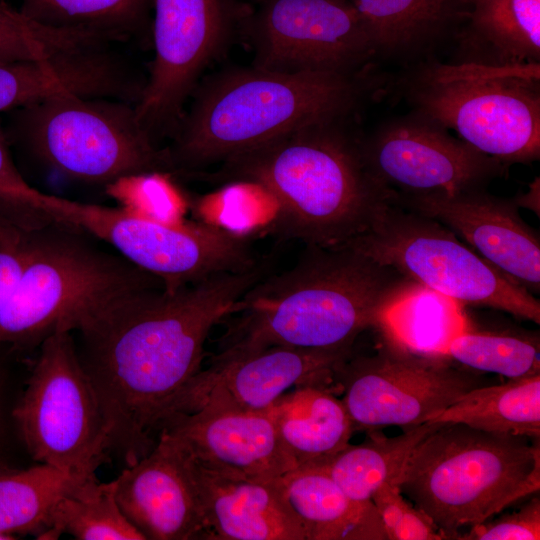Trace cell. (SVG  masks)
<instances>
[{
	"label": "cell",
	"instance_id": "cell-1",
	"mask_svg": "<svg viewBox=\"0 0 540 540\" xmlns=\"http://www.w3.org/2000/svg\"><path fill=\"white\" fill-rule=\"evenodd\" d=\"M269 265L259 260L173 292L156 287L124 295L73 331L105 419L109 451L126 466L155 447L174 403L201 370L209 332L269 274Z\"/></svg>",
	"mask_w": 540,
	"mask_h": 540
},
{
	"label": "cell",
	"instance_id": "cell-2",
	"mask_svg": "<svg viewBox=\"0 0 540 540\" xmlns=\"http://www.w3.org/2000/svg\"><path fill=\"white\" fill-rule=\"evenodd\" d=\"M416 285L353 248L308 246L292 268L267 274L236 301L210 362L273 346H353Z\"/></svg>",
	"mask_w": 540,
	"mask_h": 540
},
{
	"label": "cell",
	"instance_id": "cell-3",
	"mask_svg": "<svg viewBox=\"0 0 540 540\" xmlns=\"http://www.w3.org/2000/svg\"><path fill=\"white\" fill-rule=\"evenodd\" d=\"M388 82L371 66L352 73L255 66L217 73L196 86L164 148L169 172L197 174L303 127L348 121L366 100L386 92Z\"/></svg>",
	"mask_w": 540,
	"mask_h": 540
},
{
	"label": "cell",
	"instance_id": "cell-4",
	"mask_svg": "<svg viewBox=\"0 0 540 540\" xmlns=\"http://www.w3.org/2000/svg\"><path fill=\"white\" fill-rule=\"evenodd\" d=\"M348 121L309 125L221 163L210 180L255 186L277 205L276 229L307 246L341 247L364 232L395 192L363 158Z\"/></svg>",
	"mask_w": 540,
	"mask_h": 540
},
{
	"label": "cell",
	"instance_id": "cell-5",
	"mask_svg": "<svg viewBox=\"0 0 540 540\" xmlns=\"http://www.w3.org/2000/svg\"><path fill=\"white\" fill-rule=\"evenodd\" d=\"M445 539L539 492V439L435 422L411 450L395 483Z\"/></svg>",
	"mask_w": 540,
	"mask_h": 540
},
{
	"label": "cell",
	"instance_id": "cell-6",
	"mask_svg": "<svg viewBox=\"0 0 540 540\" xmlns=\"http://www.w3.org/2000/svg\"><path fill=\"white\" fill-rule=\"evenodd\" d=\"M409 112L510 166L540 158V63L484 66L427 59L388 83Z\"/></svg>",
	"mask_w": 540,
	"mask_h": 540
},
{
	"label": "cell",
	"instance_id": "cell-7",
	"mask_svg": "<svg viewBox=\"0 0 540 540\" xmlns=\"http://www.w3.org/2000/svg\"><path fill=\"white\" fill-rule=\"evenodd\" d=\"M156 287H164L160 279L92 244L83 230L51 223L30 235L22 272L0 315V344L40 345L56 332L75 331L115 299Z\"/></svg>",
	"mask_w": 540,
	"mask_h": 540
},
{
	"label": "cell",
	"instance_id": "cell-8",
	"mask_svg": "<svg viewBox=\"0 0 540 540\" xmlns=\"http://www.w3.org/2000/svg\"><path fill=\"white\" fill-rule=\"evenodd\" d=\"M344 246L463 307L492 308L540 323V301L535 295L491 266L441 223L393 202Z\"/></svg>",
	"mask_w": 540,
	"mask_h": 540
},
{
	"label": "cell",
	"instance_id": "cell-9",
	"mask_svg": "<svg viewBox=\"0 0 540 540\" xmlns=\"http://www.w3.org/2000/svg\"><path fill=\"white\" fill-rule=\"evenodd\" d=\"M132 103L60 95L21 108L20 130L49 167L89 184L135 174L168 173L164 148L140 125Z\"/></svg>",
	"mask_w": 540,
	"mask_h": 540
},
{
	"label": "cell",
	"instance_id": "cell-10",
	"mask_svg": "<svg viewBox=\"0 0 540 540\" xmlns=\"http://www.w3.org/2000/svg\"><path fill=\"white\" fill-rule=\"evenodd\" d=\"M44 208L56 222L81 229L160 279L166 291L258 263L249 239L230 229L146 217L124 208L82 203L46 194Z\"/></svg>",
	"mask_w": 540,
	"mask_h": 540
},
{
	"label": "cell",
	"instance_id": "cell-11",
	"mask_svg": "<svg viewBox=\"0 0 540 540\" xmlns=\"http://www.w3.org/2000/svg\"><path fill=\"white\" fill-rule=\"evenodd\" d=\"M13 418L35 461L80 477H95L109 451L108 433L72 332H56L42 341Z\"/></svg>",
	"mask_w": 540,
	"mask_h": 540
},
{
	"label": "cell",
	"instance_id": "cell-12",
	"mask_svg": "<svg viewBox=\"0 0 540 540\" xmlns=\"http://www.w3.org/2000/svg\"><path fill=\"white\" fill-rule=\"evenodd\" d=\"M152 10L155 54L135 111L157 143L175 133L201 74L253 9L237 0H152Z\"/></svg>",
	"mask_w": 540,
	"mask_h": 540
},
{
	"label": "cell",
	"instance_id": "cell-13",
	"mask_svg": "<svg viewBox=\"0 0 540 540\" xmlns=\"http://www.w3.org/2000/svg\"><path fill=\"white\" fill-rule=\"evenodd\" d=\"M377 352L352 355L338 374L341 399L354 431L430 422L470 390L489 384L484 372L456 367L449 358L414 354L383 334Z\"/></svg>",
	"mask_w": 540,
	"mask_h": 540
},
{
	"label": "cell",
	"instance_id": "cell-14",
	"mask_svg": "<svg viewBox=\"0 0 540 540\" xmlns=\"http://www.w3.org/2000/svg\"><path fill=\"white\" fill-rule=\"evenodd\" d=\"M240 35L254 50L253 66L296 73H352L371 66L374 52L350 0H263Z\"/></svg>",
	"mask_w": 540,
	"mask_h": 540
},
{
	"label": "cell",
	"instance_id": "cell-15",
	"mask_svg": "<svg viewBox=\"0 0 540 540\" xmlns=\"http://www.w3.org/2000/svg\"><path fill=\"white\" fill-rule=\"evenodd\" d=\"M364 161L388 189L403 195L486 188L508 166L414 113L390 119L361 138Z\"/></svg>",
	"mask_w": 540,
	"mask_h": 540
},
{
	"label": "cell",
	"instance_id": "cell-16",
	"mask_svg": "<svg viewBox=\"0 0 540 540\" xmlns=\"http://www.w3.org/2000/svg\"><path fill=\"white\" fill-rule=\"evenodd\" d=\"M351 355L352 346H273L233 360L210 362L180 394L168 419L200 409L266 412L291 387L341 392L338 374Z\"/></svg>",
	"mask_w": 540,
	"mask_h": 540
},
{
	"label": "cell",
	"instance_id": "cell-17",
	"mask_svg": "<svg viewBox=\"0 0 540 540\" xmlns=\"http://www.w3.org/2000/svg\"><path fill=\"white\" fill-rule=\"evenodd\" d=\"M392 202L436 220L491 266L536 295L540 293V237L514 199L486 188L456 193L397 194Z\"/></svg>",
	"mask_w": 540,
	"mask_h": 540
},
{
	"label": "cell",
	"instance_id": "cell-18",
	"mask_svg": "<svg viewBox=\"0 0 540 540\" xmlns=\"http://www.w3.org/2000/svg\"><path fill=\"white\" fill-rule=\"evenodd\" d=\"M160 435L203 468L226 477L271 481L296 468L268 411L177 414Z\"/></svg>",
	"mask_w": 540,
	"mask_h": 540
},
{
	"label": "cell",
	"instance_id": "cell-19",
	"mask_svg": "<svg viewBox=\"0 0 540 540\" xmlns=\"http://www.w3.org/2000/svg\"><path fill=\"white\" fill-rule=\"evenodd\" d=\"M113 481L119 507L146 539L208 540L183 456L164 436Z\"/></svg>",
	"mask_w": 540,
	"mask_h": 540
},
{
	"label": "cell",
	"instance_id": "cell-20",
	"mask_svg": "<svg viewBox=\"0 0 540 540\" xmlns=\"http://www.w3.org/2000/svg\"><path fill=\"white\" fill-rule=\"evenodd\" d=\"M174 446L183 456L208 540H306L286 497L283 477L271 481L226 477L203 468Z\"/></svg>",
	"mask_w": 540,
	"mask_h": 540
},
{
	"label": "cell",
	"instance_id": "cell-21",
	"mask_svg": "<svg viewBox=\"0 0 540 540\" xmlns=\"http://www.w3.org/2000/svg\"><path fill=\"white\" fill-rule=\"evenodd\" d=\"M121 86L118 59L99 46L42 60L0 63V112L21 109L60 95L114 98Z\"/></svg>",
	"mask_w": 540,
	"mask_h": 540
},
{
	"label": "cell",
	"instance_id": "cell-22",
	"mask_svg": "<svg viewBox=\"0 0 540 540\" xmlns=\"http://www.w3.org/2000/svg\"><path fill=\"white\" fill-rule=\"evenodd\" d=\"M367 29L374 58L407 66L451 44L471 0H350Z\"/></svg>",
	"mask_w": 540,
	"mask_h": 540
},
{
	"label": "cell",
	"instance_id": "cell-23",
	"mask_svg": "<svg viewBox=\"0 0 540 540\" xmlns=\"http://www.w3.org/2000/svg\"><path fill=\"white\" fill-rule=\"evenodd\" d=\"M451 63L518 66L540 63V0H471Z\"/></svg>",
	"mask_w": 540,
	"mask_h": 540
},
{
	"label": "cell",
	"instance_id": "cell-24",
	"mask_svg": "<svg viewBox=\"0 0 540 540\" xmlns=\"http://www.w3.org/2000/svg\"><path fill=\"white\" fill-rule=\"evenodd\" d=\"M282 480L306 540H387L373 502L351 499L321 467L295 468Z\"/></svg>",
	"mask_w": 540,
	"mask_h": 540
},
{
	"label": "cell",
	"instance_id": "cell-25",
	"mask_svg": "<svg viewBox=\"0 0 540 540\" xmlns=\"http://www.w3.org/2000/svg\"><path fill=\"white\" fill-rule=\"evenodd\" d=\"M268 412L296 468L323 465L350 444L355 432L342 400L317 387H295Z\"/></svg>",
	"mask_w": 540,
	"mask_h": 540
},
{
	"label": "cell",
	"instance_id": "cell-26",
	"mask_svg": "<svg viewBox=\"0 0 540 540\" xmlns=\"http://www.w3.org/2000/svg\"><path fill=\"white\" fill-rule=\"evenodd\" d=\"M430 422H459L483 431L540 438V374L474 388Z\"/></svg>",
	"mask_w": 540,
	"mask_h": 540
},
{
	"label": "cell",
	"instance_id": "cell-27",
	"mask_svg": "<svg viewBox=\"0 0 540 540\" xmlns=\"http://www.w3.org/2000/svg\"><path fill=\"white\" fill-rule=\"evenodd\" d=\"M470 329L463 306L417 284L384 315L378 330L421 356L448 358L451 341Z\"/></svg>",
	"mask_w": 540,
	"mask_h": 540
},
{
	"label": "cell",
	"instance_id": "cell-28",
	"mask_svg": "<svg viewBox=\"0 0 540 540\" xmlns=\"http://www.w3.org/2000/svg\"><path fill=\"white\" fill-rule=\"evenodd\" d=\"M426 422L394 437L381 430L366 433L365 440L349 444L321 467L351 499L371 503L386 483H395L411 450L434 427Z\"/></svg>",
	"mask_w": 540,
	"mask_h": 540
},
{
	"label": "cell",
	"instance_id": "cell-29",
	"mask_svg": "<svg viewBox=\"0 0 540 540\" xmlns=\"http://www.w3.org/2000/svg\"><path fill=\"white\" fill-rule=\"evenodd\" d=\"M87 479L46 464L0 473V540L41 535L55 503Z\"/></svg>",
	"mask_w": 540,
	"mask_h": 540
},
{
	"label": "cell",
	"instance_id": "cell-30",
	"mask_svg": "<svg viewBox=\"0 0 540 540\" xmlns=\"http://www.w3.org/2000/svg\"><path fill=\"white\" fill-rule=\"evenodd\" d=\"M79 540H146L126 518L115 497L114 481L87 479L54 505L46 530L37 539L62 534Z\"/></svg>",
	"mask_w": 540,
	"mask_h": 540
},
{
	"label": "cell",
	"instance_id": "cell-31",
	"mask_svg": "<svg viewBox=\"0 0 540 540\" xmlns=\"http://www.w3.org/2000/svg\"><path fill=\"white\" fill-rule=\"evenodd\" d=\"M31 20L126 41L151 28L152 0H16Z\"/></svg>",
	"mask_w": 540,
	"mask_h": 540
},
{
	"label": "cell",
	"instance_id": "cell-32",
	"mask_svg": "<svg viewBox=\"0 0 540 540\" xmlns=\"http://www.w3.org/2000/svg\"><path fill=\"white\" fill-rule=\"evenodd\" d=\"M540 340L534 333L474 332L456 336L447 357L463 367L508 379L540 374Z\"/></svg>",
	"mask_w": 540,
	"mask_h": 540
},
{
	"label": "cell",
	"instance_id": "cell-33",
	"mask_svg": "<svg viewBox=\"0 0 540 540\" xmlns=\"http://www.w3.org/2000/svg\"><path fill=\"white\" fill-rule=\"evenodd\" d=\"M111 42L112 38L95 32L41 25L0 0V63L42 60Z\"/></svg>",
	"mask_w": 540,
	"mask_h": 540
},
{
	"label": "cell",
	"instance_id": "cell-34",
	"mask_svg": "<svg viewBox=\"0 0 540 540\" xmlns=\"http://www.w3.org/2000/svg\"><path fill=\"white\" fill-rule=\"evenodd\" d=\"M44 196L18 171L0 129V226L30 233L56 222L44 209Z\"/></svg>",
	"mask_w": 540,
	"mask_h": 540
},
{
	"label": "cell",
	"instance_id": "cell-35",
	"mask_svg": "<svg viewBox=\"0 0 540 540\" xmlns=\"http://www.w3.org/2000/svg\"><path fill=\"white\" fill-rule=\"evenodd\" d=\"M388 540H442L432 519L411 504L394 483H386L372 496Z\"/></svg>",
	"mask_w": 540,
	"mask_h": 540
},
{
	"label": "cell",
	"instance_id": "cell-36",
	"mask_svg": "<svg viewBox=\"0 0 540 540\" xmlns=\"http://www.w3.org/2000/svg\"><path fill=\"white\" fill-rule=\"evenodd\" d=\"M460 540H539L540 497L531 498L518 511L484 521L460 533Z\"/></svg>",
	"mask_w": 540,
	"mask_h": 540
},
{
	"label": "cell",
	"instance_id": "cell-37",
	"mask_svg": "<svg viewBox=\"0 0 540 540\" xmlns=\"http://www.w3.org/2000/svg\"><path fill=\"white\" fill-rule=\"evenodd\" d=\"M31 233L0 226V315L22 272Z\"/></svg>",
	"mask_w": 540,
	"mask_h": 540
},
{
	"label": "cell",
	"instance_id": "cell-38",
	"mask_svg": "<svg viewBox=\"0 0 540 540\" xmlns=\"http://www.w3.org/2000/svg\"><path fill=\"white\" fill-rule=\"evenodd\" d=\"M530 191L520 197L513 198L518 207H532L536 211V200L539 201V178L537 177L530 186Z\"/></svg>",
	"mask_w": 540,
	"mask_h": 540
},
{
	"label": "cell",
	"instance_id": "cell-39",
	"mask_svg": "<svg viewBox=\"0 0 540 540\" xmlns=\"http://www.w3.org/2000/svg\"><path fill=\"white\" fill-rule=\"evenodd\" d=\"M2 391H1V383H0V428H1V419H2V415H1V412H2Z\"/></svg>",
	"mask_w": 540,
	"mask_h": 540
},
{
	"label": "cell",
	"instance_id": "cell-40",
	"mask_svg": "<svg viewBox=\"0 0 540 540\" xmlns=\"http://www.w3.org/2000/svg\"><path fill=\"white\" fill-rule=\"evenodd\" d=\"M255 1L259 4V3L262 2L263 0H255Z\"/></svg>",
	"mask_w": 540,
	"mask_h": 540
}]
</instances>
